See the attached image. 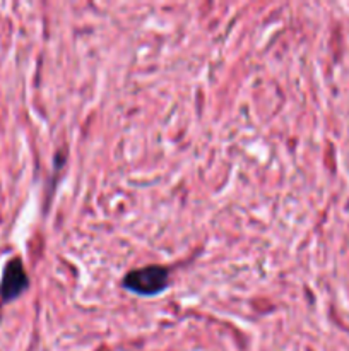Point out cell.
<instances>
[{
  "mask_svg": "<svg viewBox=\"0 0 349 351\" xmlns=\"http://www.w3.org/2000/svg\"><path fill=\"white\" fill-rule=\"evenodd\" d=\"M170 285V273L163 266H146L130 271L123 280V288L139 297H154L164 291Z\"/></svg>",
  "mask_w": 349,
  "mask_h": 351,
  "instance_id": "obj_1",
  "label": "cell"
},
{
  "mask_svg": "<svg viewBox=\"0 0 349 351\" xmlns=\"http://www.w3.org/2000/svg\"><path fill=\"white\" fill-rule=\"evenodd\" d=\"M27 285H29V280H27L23 263L19 259L7 263L5 269H3L2 285H0V295H2L3 300L10 302L19 297V295H23L26 291Z\"/></svg>",
  "mask_w": 349,
  "mask_h": 351,
  "instance_id": "obj_2",
  "label": "cell"
}]
</instances>
